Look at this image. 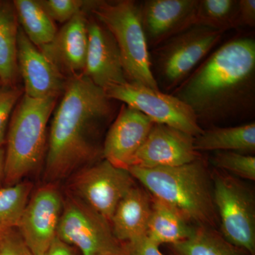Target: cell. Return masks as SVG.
Segmentation results:
<instances>
[{"label":"cell","mask_w":255,"mask_h":255,"mask_svg":"<svg viewBox=\"0 0 255 255\" xmlns=\"http://www.w3.org/2000/svg\"><path fill=\"white\" fill-rule=\"evenodd\" d=\"M87 31L88 48L83 75L103 90L128 82L120 51L112 33L95 17L88 21Z\"/></svg>","instance_id":"2e32d148"},{"label":"cell","mask_w":255,"mask_h":255,"mask_svg":"<svg viewBox=\"0 0 255 255\" xmlns=\"http://www.w3.org/2000/svg\"><path fill=\"white\" fill-rule=\"evenodd\" d=\"M1 86H2V85H1V81H0V87H1Z\"/></svg>","instance_id":"836d02e7"},{"label":"cell","mask_w":255,"mask_h":255,"mask_svg":"<svg viewBox=\"0 0 255 255\" xmlns=\"http://www.w3.org/2000/svg\"><path fill=\"white\" fill-rule=\"evenodd\" d=\"M238 26L255 27V0H239L238 3Z\"/></svg>","instance_id":"4dcf8cb0"},{"label":"cell","mask_w":255,"mask_h":255,"mask_svg":"<svg viewBox=\"0 0 255 255\" xmlns=\"http://www.w3.org/2000/svg\"><path fill=\"white\" fill-rule=\"evenodd\" d=\"M221 235L233 246L255 255V199L245 183L215 169L211 174Z\"/></svg>","instance_id":"52a82bcc"},{"label":"cell","mask_w":255,"mask_h":255,"mask_svg":"<svg viewBox=\"0 0 255 255\" xmlns=\"http://www.w3.org/2000/svg\"><path fill=\"white\" fill-rule=\"evenodd\" d=\"M63 94L48 137L46 175L50 180L95 157L96 132L114 112V100L83 74L70 77Z\"/></svg>","instance_id":"7a4b0ae2"},{"label":"cell","mask_w":255,"mask_h":255,"mask_svg":"<svg viewBox=\"0 0 255 255\" xmlns=\"http://www.w3.org/2000/svg\"><path fill=\"white\" fill-rule=\"evenodd\" d=\"M17 64L24 83V95L33 99L58 98L63 93L67 80L63 74L29 41L20 26Z\"/></svg>","instance_id":"5bb4252c"},{"label":"cell","mask_w":255,"mask_h":255,"mask_svg":"<svg viewBox=\"0 0 255 255\" xmlns=\"http://www.w3.org/2000/svg\"><path fill=\"white\" fill-rule=\"evenodd\" d=\"M135 186V179L128 169L107 159L84 169L73 183L74 190L84 204L110 223L119 201Z\"/></svg>","instance_id":"30bf717a"},{"label":"cell","mask_w":255,"mask_h":255,"mask_svg":"<svg viewBox=\"0 0 255 255\" xmlns=\"http://www.w3.org/2000/svg\"><path fill=\"white\" fill-rule=\"evenodd\" d=\"M194 138L174 128L155 123L129 167H176L194 162L201 157L194 148Z\"/></svg>","instance_id":"7c38bea8"},{"label":"cell","mask_w":255,"mask_h":255,"mask_svg":"<svg viewBox=\"0 0 255 255\" xmlns=\"http://www.w3.org/2000/svg\"><path fill=\"white\" fill-rule=\"evenodd\" d=\"M127 169L152 197L177 209L190 222L214 229L217 226L212 176L201 157L176 167Z\"/></svg>","instance_id":"3957f363"},{"label":"cell","mask_w":255,"mask_h":255,"mask_svg":"<svg viewBox=\"0 0 255 255\" xmlns=\"http://www.w3.org/2000/svg\"><path fill=\"white\" fill-rule=\"evenodd\" d=\"M224 33L196 25L152 49L151 68L158 87L165 92L175 90L209 56Z\"/></svg>","instance_id":"8992f818"},{"label":"cell","mask_w":255,"mask_h":255,"mask_svg":"<svg viewBox=\"0 0 255 255\" xmlns=\"http://www.w3.org/2000/svg\"><path fill=\"white\" fill-rule=\"evenodd\" d=\"M57 99L24 95L15 107L6 137L4 177L7 186L21 182L41 163L47 149V125Z\"/></svg>","instance_id":"277c9868"},{"label":"cell","mask_w":255,"mask_h":255,"mask_svg":"<svg viewBox=\"0 0 255 255\" xmlns=\"http://www.w3.org/2000/svg\"><path fill=\"white\" fill-rule=\"evenodd\" d=\"M154 124L145 114L124 104L106 135L102 149L105 159L128 168Z\"/></svg>","instance_id":"4fadbf2b"},{"label":"cell","mask_w":255,"mask_h":255,"mask_svg":"<svg viewBox=\"0 0 255 255\" xmlns=\"http://www.w3.org/2000/svg\"><path fill=\"white\" fill-rule=\"evenodd\" d=\"M31 185L20 182L0 189V232L17 228Z\"/></svg>","instance_id":"d4e9b609"},{"label":"cell","mask_w":255,"mask_h":255,"mask_svg":"<svg viewBox=\"0 0 255 255\" xmlns=\"http://www.w3.org/2000/svg\"><path fill=\"white\" fill-rule=\"evenodd\" d=\"M63 201L52 185L41 187L28 201L17 229L34 255H44L57 236Z\"/></svg>","instance_id":"8fae6325"},{"label":"cell","mask_w":255,"mask_h":255,"mask_svg":"<svg viewBox=\"0 0 255 255\" xmlns=\"http://www.w3.org/2000/svg\"><path fill=\"white\" fill-rule=\"evenodd\" d=\"M53 21L65 23L84 9H89L92 1L82 0H38Z\"/></svg>","instance_id":"4316f807"},{"label":"cell","mask_w":255,"mask_h":255,"mask_svg":"<svg viewBox=\"0 0 255 255\" xmlns=\"http://www.w3.org/2000/svg\"><path fill=\"white\" fill-rule=\"evenodd\" d=\"M104 91L111 100L138 110L154 123L164 124L194 137L204 131L190 107L172 94L130 82L111 85Z\"/></svg>","instance_id":"ba28073f"},{"label":"cell","mask_w":255,"mask_h":255,"mask_svg":"<svg viewBox=\"0 0 255 255\" xmlns=\"http://www.w3.org/2000/svg\"><path fill=\"white\" fill-rule=\"evenodd\" d=\"M88 19L85 11L75 15L57 31L49 45L40 50L63 74L84 73L88 48Z\"/></svg>","instance_id":"e0dca14e"},{"label":"cell","mask_w":255,"mask_h":255,"mask_svg":"<svg viewBox=\"0 0 255 255\" xmlns=\"http://www.w3.org/2000/svg\"><path fill=\"white\" fill-rule=\"evenodd\" d=\"M21 90L15 86L0 87V147L6 142L11 114L17 105Z\"/></svg>","instance_id":"83f0119b"},{"label":"cell","mask_w":255,"mask_h":255,"mask_svg":"<svg viewBox=\"0 0 255 255\" xmlns=\"http://www.w3.org/2000/svg\"><path fill=\"white\" fill-rule=\"evenodd\" d=\"M89 9L113 36L128 82L159 90L151 68L150 51L142 28L140 4L132 0L92 1Z\"/></svg>","instance_id":"5b68a950"},{"label":"cell","mask_w":255,"mask_h":255,"mask_svg":"<svg viewBox=\"0 0 255 255\" xmlns=\"http://www.w3.org/2000/svg\"><path fill=\"white\" fill-rule=\"evenodd\" d=\"M159 246L146 234L122 243V255H163L159 251Z\"/></svg>","instance_id":"f546056e"},{"label":"cell","mask_w":255,"mask_h":255,"mask_svg":"<svg viewBox=\"0 0 255 255\" xmlns=\"http://www.w3.org/2000/svg\"><path fill=\"white\" fill-rule=\"evenodd\" d=\"M198 0H146L140 18L149 49L193 26Z\"/></svg>","instance_id":"9a60e30c"},{"label":"cell","mask_w":255,"mask_h":255,"mask_svg":"<svg viewBox=\"0 0 255 255\" xmlns=\"http://www.w3.org/2000/svg\"><path fill=\"white\" fill-rule=\"evenodd\" d=\"M5 150L2 147H0V179L4 174Z\"/></svg>","instance_id":"d6a6232c"},{"label":"cell","mask_w":255,"mask_h":255,"mask_svg":"<svg viewBox=\"0 0 255 255\" xmlns=\"http://www.w3.org/2000/svg\"><path fill=\"white\" fill-rule=\"evenodd\" d=\"M175 255H245L214 228L198 226L190 237L172 245Z\"/></svg>","instance_id":"603a6c76"},{"label":"cell","mask_w":255,"mask_h":255,"mask_svg":"<svg viewBox=\"0 0 255 255\" xmlns=\"http://www.w3.org/2000/svg\"><path fill=\"white\" fill-rule=\"evenodd\" d=\"M12 1L18 22L29 41L39 50L49 45L58 30L38 0Z\"/></svg>","instance_id":"7402d4cb"},{"label":"cell","mask_w":255,"mask_h":255,"mask_svg":"<svg viewBox=\"0 0 255 255\" xmlns=\"http://www.w3.org/2000/svg\"><path fill=\"white\" fill-rule=\"evenodd\" d=\"M194 148L201 151H231L249 154L255 151L254 122L236 127H211L194 138Z\"/></svg>","instance_id":"d6986e66"},{"label":"cell","mask_w":255,"mask_h":255,"mask_svg":"<svg viewBox=\"0 0 255 255\" xmlns=\"http://www.w3.org/2000/svg\"><path fill=\"white\" fill-rule=\"evenodd\" d=\"M57 237L78 248L82 255H122L110 223L84 203L68 201L62 211Z\"/></svg>","instance_id":"9c48e42d"},{"label":"cell","mask_w":255,"mask_h":255,"mask_svg":"<svg viewBox=\"0 0 255 255\" xmlns=\"http://www.w3.org/2000/svg\"><path fill=\"white\" fill-rule=\"evenodd\" d=\"M44 255H75L71 247L66 243L55 237L50 245Z\"/></svg>","instance_id":"1f68e13d"},{"label":"cell","mask_w":255,"mask_h":255,"mask_svg":"<svg viewBox=\"0 0 255 255\" xmlns=\"http://www.w3.org/2000/svg\"><path fill=\"white\" fill-rule=\"evenodd\" d=\"M152 211L147 236L157 245L176 244L187 239L196 228L190 221L172 206L152 197Z\"/></svg>","instance_id":"ffe728a7"},{"label":"cell","mask_w":255,"mask_h":255,"mask_svg":"<svg viewBox=\"0 0 255 255\" xmlns=\"http://www.w3.org/2000/svg\"><path fill=\"white\" fill-rule=\"evenodd\" d=\"M152 196L135 186L119 201L111 220L114 237L121 243L146 235L152 211Z\"/></svg>","instance_id":"ac0fdd59"},{"label":"cell","mask_w":255,"mask_h":255,"mask_svg":"<svg viewBox=\"0 0 255 255\" xmlns=\"http://www.w3.org/2000/svg\"><path fill=\"white\" fill-rule=\"evenodd\" d=\"M170 94L190 107L201 127L254 117L255 38L223 43Z\"/></svg>","instance_id":"6da1fadb"},{"label":"cell","mask_w":255,"mask_h":255,"mask_svg":"<svg viewBox=\"0 0 255 255\" xmlns=\"http://www.w3.org/2000/svg\"><path fill=\"white\" fill-rule=\"evenodd\" d=\"M0 255H34L16 228L0 232Z\"/></svg>","instance_id":"f1b7e54d"},{"label":"cell","mask_w":255,"mask_h":255,"mask_svg":"<svg viewBox=\"0 0 255 255\" xmlns=\"http://www.w3.org/2000/svg\"><path fill=\"white\" fill-rule=\"evenodd\" d=\"M238 0H198L193 26L223 32L238 28Z\"/></svg>","instance_id":"cb8c5ba5"},{"label":"cell","mask_w":255,"mask_h":255,"mask_svg":"<svg viewBox=\"0 0 255 255\" xmlns=\"http://www.w3.org/2000/svg\"><path fill=\"white\" fill-rule=\"evenodd\" d=\"M211 163L216 169H221L226 173L236 174L250 180L255 179L254 156L231 151H216Z\"/></svg>","instance_id":"484cf974"},{"label":"cell","mask_w":255,"mask_h":255,"mask_svg":"<svg viewBox=\"0 0 255 255\" xmlns=\"http://www.w3.org/2000/svg\"><path fill=\"white\" fill-rule=\"evenodd\" d=\"M18 22L12 1L0 0V81L15 86L17 80Z\"/></svg>","instance_id":"44dd1931"}]
</instances>
